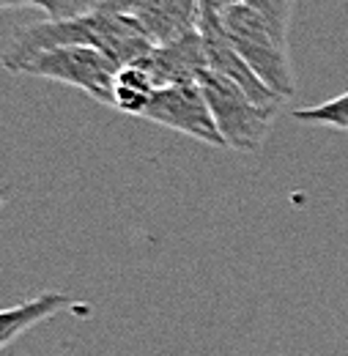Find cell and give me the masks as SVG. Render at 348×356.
<instances>
[{
	"label": "cell",
	"mask_w": 348,
	"mask_h": 356,
	"mask_svg": "<svg viewBox=\"0 0 348 356\" xmlns=\"http://www.w3.org/2000/svg\"><path fill=\"white\" fill-rule=\"evenodd\" d=\"M0 206H3V189H0Z\"/></svg>",
	"instance_id": "obj_16"
},
{
	"label": "cell",
	"mask_w": 348,
	"mask_h": 356,
	"mask_svg": "<svg viewBox=\"0 0 348 356\" xmlns=\"http://www.w3.org/2000/svg\"><path fill=\"white\" fill-rule=\"evenodd\" d=\"M145 63L157 74L159 86H198V80L209 72V58L200 31H189L173 42L157 44L148 55Z\"/></svg>",
	"instance_id": "obj_7"
},
{
	"label": "cell",
	"mask_w": 348,
	"mask_h": 356,
	"mask_svg": "<svg viewBox=\"0 0 348 356\" xmlns=\"http://www.w3.org/2000/svg\"><path fill=\"white\" fill-rule=\"evenodd\" d=\"M55 47H93L110 55L118 66L145 58L154 44L140 31V25L124 11L104 8L102 3L72 19H47L36 25H22L8 42L0 63L6 72H14L31 55Z\"/></svg>",
	"instance_id": "obj_1"
},
{
	"label": "cell",
	"mask_w": 348,
	"mask_h": 356,
	"mask_svg": "<svg viewBox=\"0 0 348 356\" xmlns=\"http://www.w3.org/2000/svg\"><path fill=\"white\" fill-rule=\"evenodd\" d=\"M74 307V299L63 291H44L33 299H25L19 305L0 310V351L8 348L14 340H19L25 332L39 326L44 321L55 318L58 312Z\"/></svg>",
	"instance_id": "obj_9"
},
{
	"label": "cell",
	"mask_w": 348,
	"mask_h": 356,
	"mask_svg": "<svg viewBox=\"0 0 348 356\" xmlns=\"http://www.w3.org/2000/svg\"><path fill=\"white\" fill-rule=\"evenodd\" d=\"M104 8H113V11H129L137 0H99Z\"/></svg>",
	"instance_id": "obj_15"
},
{
	"label": "cell",
	"mask_w": 348,
	"mask_h": 356,
	"mask_svg": "<svg viewBox=\"0 0 348 356\" xmlns=\"http://www.w3.org/2000/svg\"><path fill=\"white\" fill-rule=\"evenodd\" d=\"M33 6L44 8L49 19H72L96 8L99 0H33Z\"/></svg>",
	"instance_id": "obj_13"
},
{
	"label": "cell",
	"mask_w": 348,
	"mask_h": 356,
	"mask_svg": "<svg viewBox=\"0 0 348 356\" xmlns=\"http://www.w3.org/2000/svg\"><path fill=\"white\" fill-rule=\"evenodd\" d=\"M162 88L157 74L151 72V66L145 63V58L118 66L116 80H113V107L127 113V115H137L143 118V113L148 110V104L154 102L157 90Z\"/></svg>",
	"instance_id": "obj_10"
},
{
	"label": "cell",
	"mask_w": 348,
	"mask_h": 356,
	"mask_svg": "<svg viewBox=\"0 0 348 356\" xmlns=\"http://www.w3.org/2000/svg\"><path fill=\"white\" fill-rule=\"evenodd\" d=\"M222 31L230 39V44L239 49V55L253 66V72L261 77L280 99H288L296 80L294 66L288 58V42L263 19L261 14L244 3L230 6L219 14Z\"/></svg>",
	"instance_id": "obj_2"
},
{
	"label": "cell",
	"mask_w": 348,
	"mask_h": 356,
	"mask_svg": "<svg viewBox=\"0 0 348 356\" xmlns=\"http://www.w3.org/2000/svg\"><path fill=\"white\" fill-rule=\"evenodd\" d=\"M244 6L255 8L263 19L288 42V28H291V14H294V0H242Z\"/></svg>",
	"instance_id": "obj_12"
},
{
	"label": "cell",
	"mask_w": 348,
	"mask_h": 356,
	"mask_svg": "<svg viewBox=\"0 0 348 356\" xmlns=\"http://www.w3.org/2000/svg\"><path fill=\"white\" fill-rule=\"evenodd\" d=\"M118 63L93 47H55L31 55L11 74H31L80 88L99 104L113 107V80Z\"/></svg>",
	"instance_id": "obj_4"
},
{
	"label": "cell",
	"mask_w": 348,
	"mask_h": 356,
	"mask_svg": "<svg viewBox=\"0 0 348 356\" xmlns=\"http://www.w3.org/2000/svg\"><path fill=\"white\" fill-rule=\"evenodd\" d=\"M198 31L203 36V47H206V58H209V69L212 72L228 77L233 86H239L258 104H266V107H280L283 104V99L263 83L261 77L253 72V66L239 55V49L230 44V39L225 36L217 14H200Z\"/></svg>",
	"instance_id": "obj_6"
},
{
	"label": "cell",
	"mask_w": 348,
	"mask_h": 356,
	"mask_svg": "<svg viewBox=\"0 0 348 356\" xmlns=\"http://www.w3.org/2000/svg\"><path fill=\"white\" fill-rule=\"evenodd\" d=\"M294 118L299 124H310V127H326V129L348 132V90L335 96V99H326L324 104L294 110Z\"/></svg>",
	"instance_id": "obj_11"
},
{
	"label": "cell",
	"mask_w": 348,
	"mask_h": 356,
	"mask_svg": "<svg viewBox=\"0 0 348 356\" xmlns=\"http://www.w3.org/2000/svg\"><path fill=\"white\" fill-rule=\"evenodd\" d=\"M145 121L165 127L171 132L187 134L192 140H200L206 145L225 148V140L219 134L212 107L198 86H165L157 90L154 102L143 113Z\"/></svg>",
	"instance_id": "obj_5"
},
{
	"label": "cell",
	"mask_w": 348,
	"mask_h": 356,
	"mask_svg": "<svg viewBox=\"0 0 348 356\" xmlns=\"http://www.w3.org/2000/svg\"><path fill=\"white\" fill-rule=\"evenodd\" d=\"M124 14H129L157 47L195 31L200 19V6L198 0H137Z\"/></svg>",
	"instance_id": "obj_8"
},
{
	"label": "cell",
	"mask_w": 348,
	"mask_h": 356,
	"mask_svg": "<svg viewBox=\"0 0 348 356\" xmlns=\"http://www.w3.org/2000/svg\"><path fill=\"white\" fill-rule=\"evenodd\" d=\"M242 0H198V6H200V14H222V11H228L230 6H239Z\"/></svg>",
	"instance_id": "obj_14"
},
{
	"label": "cell",
	"mask_w": 348,
	"mask_h": 356,
	"mask_svg": "<svg viewBox=\"0 0 348 356\" xmlns=\"http://www.w3.org/2000/svg\"><path fill=\"white\" fill-rule=\"evenodd\" d=\"M198 88L203 90L212 107V115L225 140V148H233L239 154H255L266 143L277 107L253 102L239 86H233L228 77H222L212 69L198 80Z\"/></svg>",
	"instance_id": "obj_3"
}]
</instances>
